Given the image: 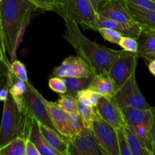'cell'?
<instances>
[{
    "label": "cell",
    "instance_id": "1",
    "mask_svg": "<svg viewBox=\"0 0 155 155\" xmlns=\"http://www.w3.org/2000/svg\"><path fill=\"white\" fill-rule=\"evenodd\" d=\"M63 37L71 44L95 75L107 74L112 64L123 50L111 49L86 37L76 23L65 21Z\"/></svg>",
    "mask_w": 155,
    "mask_h": 155
},
{
    "label": "cell",
    "instance_id": "2",
    "mask_svg": "<svg viewBox=\"0 0 155 155\" xmlns=\"http://www.w3.org/2000/svg\"><path fill=\"white\" fill-rule=\"evenodd\" d=\"M38 8L29 0H0V24L7 56L15 60L17 47L23 30Z\"/></svg>",
    "mask_w": 155,
    "mask_h": 155
},
{
    "label": "cell",
    "instance_id": "3",
    "mask_svg": "<svg viewBox=\"0 0 155 155\" xmlns=\"http://www.w3.org/2000/svg\"><path fill=\"white\" fill-rule=\"evenodd\" d=\"M33 117L26 104H24L22 108H19L8 92L4 101L0 127V149L18 138L27 140Z\"/></svg>",
    "mask_w": 155,
    "mask_h": 155
},
{
    "label": "cell",
    "instance_id": "4",
    "mask_svg": "<svg viewBox=\"0 0 155 155\" xmlns=\"http://www.w3.org/2000/svg\"><path fill=\"white\" fill-rule=\"evenodd\" d=\"M61 16L64 21H73L85 30H98V13L90 0H63Z\"/></svg>",
    "mask_w": 155,
    "mask_h": 155
},
{
    "label": "cell",
    "instance_id": "5",
    "mask_svg": "<svg viewBox=\"0 0 155 155\" xmlns=\"http://www.w3.org/2000/svg\"><path fill=\"white\" fill-rule=\"evenodd\" d=\"M138 57L136 53L123 50L119 57L114 61L109 69L107 76L117 92L133 74H136Z\"/></svg>",
    "mask_w": 155,
    "mask_h": 155
},
{
    "label": "cell",
    "instance_id": "6",
    "mask_svg": "<svg viewBox=\"0 0 155 155\" xmlns=\"http://www.w3.org/2000/svg\"><path fill=\"white\" fill-rule=\"evenodd\" d=\"M112 98L120 109L127 107L142 110H150L151 108L139 89L136 79V74L132 75L130 79L114 92Z\"/></svg>",
    "mask_w": 155,
    "mask_h": 155
},
{
    "label": "cell",
    "instance_id": "7",
    "mask_svg": "<svg viewBox=\"0 0 155 155\" xmlns=\"http://www.w3.org/2000/svg\"><path fill=\"white\" fill-rule=\"evenodd\" d=\"M23 101L32 116L38 122L57 131L50 118L46 100L30 82H27V88L23 95Z\"/></svg>",
    "mask_w": 155,
    "mask_h": 155
},
{
    "label": "cell",
    "instance_id": "8",
    "mask_svg": "<svg viewBox=\"0 0 155 155\" xmlns=\"http://www.w3.org/2000/svg\"><path fill=\"white\" fill-rule=\"evenodd\" d=\"M92 131L97 142L106 155H120L117 130L95 115Z\"/></svg>",
    "mask_w": 155,
    "mask_h": 155
},
{
    "label": "cell",
    "instance_id": "9",
    "mask_svg": "<svg viewBox=\"0 0 155 155\" xmlns=\"http://www.w3.org/2000/svg\"><path fill=\"white\" fill-rule=\"evenodd\" d=\"M67 141L66 155H106L97 142L92 129L84 127L80 134Z\"/></svg>",
    "mask_w": 155,
    "mask_h": 155
},
{
    "label": "cell",
    "instance_id": "10",
    "mask_svg": "<svg viewBox=\"0 0 155 155\" xmlns=\"http://www.w3.org/2000/svg\"><path fill=\"white\" fill-rule=\"evenodd\" d=\"M95 109L100 118L116 130L124 128L125 126L121 110L113 98L101 96L98 100Z\"/></svg>",
    "mask_w": 155,
    "mask_h": 155
},
{
    "label": "cell",
    "instance_id": "11",
    "mask_svg": "<svg viewBox=\"0 0 155 155\" xmlns=\"http://www.w3.org/2000/svg\"><path fill=\"white\" fill-rule=\"evenodd\" d=\"M94 74L86 62L79 56H69L62 61L61 65L53 70L52 77H83Z\"/></svg>",
    "mask_w": 155,
    "mask_h": 155
},
{
    "label": "cell",
    "instance_id": "12",
    "mask_svg": "<svg viewBox=\"0 0 155 155\" xmlns=\"http://www.w3.org/2000/svg\"><path fill=\"white\" fill-rule=\"evenodd\" d=\"M98 15L128 24H136L124 0H107L98 9Z\"/></svg>",
    "mask_w": 155,
    "mask_h": 155
},
{
    "label": "cell",
    "instance_id": "13",
    "mask_svg": "<svg viewBox=\"0 0 155 155\" xmlns=\"http://www.w3.org/2000/svg\"><path fill=\"white\" fill-rule=\"evenodd\" d=\"M123 119L125 127L128 128L145 126L151 130L152 124V114L150 110L135 108V107H124L121 108Z\"/></svg>",
    "mask_w": 155,
    "mask_h": 155
},
{
    "label": "cell",
    "instance_id": "14",
    "mask_svg": "<svg viewBox=\"0 0 155 155\" xmlns=\"http://www.w3.org/2000/svg\"><path fill=\"white\" fill-rule=\"evenodd\" d=\"M97 26H98V29H111V30L120 33L123 36H129V37H133L136 39H138L141 31H142L140 27L137 24H128L117 22V21L108 19V18H106L98 15V18H97Z\"/></svg>",
    "mask_w": 155,
    "mask_h": 155
},
{
    "label": "cell",
    "instance_id": "15",
    "mask_svg": "<svg viewBox=\"0 0 155 155\" xmlns=\"http://www.w3.org/2000/svg\"><path fill=\"white\" fill-rule=\"evenodd\" d=\"M126 5L132 18L142 31L155 33V12L139 8L127 2Z\"/></svg>",
    "mask_w": 155,
    "mask_h": 155
},
{
    "label": "cell",
    "instance_id": "16",
    "mask_svg": "<svg viewBox=\"0 0 155 155\" xmlns=\"http://www.w3.org/2000/svg\"><path fill=\"white\" fill-rule=\"evenodd\" d=\"M46 104L51 120L56 130L66 140H68L70 139L68 114L61 110L55 102L46 101Z\"/></svg>",
    "mask_w": 155,
    "mask_h": 155
},
{
    "label": "cell",
    "instance_id": "17",
    "mask_svg": "<svg viewBox=\"0 0 155 155\" xmlns=\"http://www.w3.org/2000/svg\"><path fill=\"white\" fill-rule=\"evenodd\" d=\"M138 50L136 55L149 63L155 59V33L141 31L137 39Z\"/></svg>",
    "mask_w": 155,
    "mask_h": 155
},
{
    "label": "cell",
    "instance_id": "18",
    "mask_svg": "<svg viewBox=\"0 0 155 155\" xmlns=\"http://www.w3.org/2000/svg\"><path fill=\"white\" fill-rule=\"evenodd\" d=\"M27 139H29L36 146L41 155H64L54 149L44 139L39 130L38 121L34 117H33L31 128Z\"/></svg>",
    "mask_w": 155,
    "mask_h": 155
},
{
    "label": "cell",
    "instance_id": "19",
    "mask_svg": "<svg viewBox=\"0 0 155 155\" xmlns=\"http://www.w3.org/2000/svg\"><path fill=\"white\" fill-rule=\"evenodd\" d=\"M38 124H39V128L41 134L44 139L48 142V145H51L54 149L61 154L66 155L68 149V141L58 132L39 122Z\"/></svg>",
    "mask_w": 155,
    "mask_h": 155
},
{
    "label": "cell",
    "instance_id": "20",
    "mask_svg": "<svg viewBox=\"0 0 155 155\" xmlns=\"http://www.w3.org/2000/svg\"><path fill=\"white\" fill-rule=\"evenodd\" d=\"M88 89H91L102 96L112 98L114 94L113 84L107 74L94 75Z\"/></svg>",
    "mask_w": 155,
    "mask_h": 155
},
{
    "label": "cell",
    "instance_id": "21",
    "mask_svg": "<svg viewBox=\"0 0 155 155\" xmlns=\"http://www.w3.org/2000/svg\"><path fill=\"white\" fill-rule=\"evenodd\" d=\"M95 74L83 77H63L67 87L66 94L77 98V92L89 88Z\"/></svg>",
    "mask_w": 155,
    "mask_h": 155
},
{
    "label": "cell",
    "instance_id": "22",
    "mask_svg": "<svg viewBox=\"0 0 155 155\" xmlns=\"http://www.w3.org/2000/svg\"><path fill=\"white\" fill-rule=\"evenodd\" d=\"M124 130L133 155H152L151 151L139 142L136 135L128 127L124 126Z\"/></svg>",
    "mask_w": 155,
    "mask_h": 155
},
{
    "label": "cell",
    "instance_id": "23",
    "mask_svg": "<svg viewBox=\"0 0 155 155\" xmlns=\"http://www.w3.org/2000/svg\"><path fill=\"white\" fill-rule=\"evenodd\" d=\"M26 139L18 138L0 149V155H25Z\"/></svg>",
    "mask_w": 155,
    "mask_h": 155
},
{
    "label": "cell",
    "instance_id": "24",
    "mask_svg": "<svg viewBox=\"0 0 155 155\" xmlns=\"http://www.w3.org/2000/svg\"><path fill=\"white\" fill-rule=\"evenodd\" d=\"M77 112L81 117L84 127L92 129V124L96 115L95 107L83 104L77 101Z\"/></svg>",
    "mask_w": 155,
    "mask_h": 155
},
{
    "label": "cell",
    "instance_id": "25",
    "mask_svg": "<svg viewBox=\"0 0 155 155\" xmlns=\"http://www.w3.org/2000/svg\"><path fill=\"white\" fill-rule=\"evenodd\" d=\"M129 129L136 135L139 142L151 152V151H152V143H151V136L150 129L145 127V126H137V127Z\"/></svg>",
    "mask_w": 155,
    "mask_h": 155
},
{
    "label": "cell",
    "instance_id": "26",
    "mask_svg": "<svg viewBox=\"0 0 155 155\" xmlns=\"http://www.w3.org/2000/svg\"><path fill=\"white\" fill-rule=\"evenodd\" d=\"M101 96L102 95L93 92L91 89H86L77 92V99L82 104L95 107Z\"/></svg>",
    "mask_w": 155,
    "mask_h": 155
},
{
    "label": "cell",
    "instance_id": "27",
    "mask_svg": "<svg viewBox=\"0 0 155 155\" xmlns=\"http://www.w3.org/2000/svg\"><path fill=\"white\" fill-rule=\"evenodd\" d=\"M68 123H69L70 130L69 139H73L77 135L80 134L84 129L83 120H82L81 117L80 116L78 112H73V113L68 114Z\"/></svg>",
    "mask_w": 155,
    "mask_h": 155
},
{
    "label": "cell",
    "instance_id": "28",
    "mask_svg": "<svg viewBox=\"0 0 155 155\" xmlns=\"http://www.w3.org/2000/svg\"><path fill=\"white\" fill-rule=\"evenodd\" d=\"M60 98L55 102V104L61 110H64L68 114L77 112V99L72 95L66 93L60 94Z\"/></svg>",
    "mask_w": 155,
    "mask_h": 155
},
{
    "label": "cell",
    "instance_id": "29",
    "mask_svg": "<svg viewBox=\"0 0 155 155\" xmlns=\"http://www.w3.org/2000/svg\"><path fill=\"white\" fill-rule=\"evenodd\" d=\"M10 70L14 78L21 81L28 82V75L25 65L20 61L14 60L10 65Z\"/></svg>",
    "mask_w": 155,
    "mask_h": 155
},
{
    "label": "cell",
    "instance_id": "30",
    "mask_svg": "<svg viewBox=\"0 0 155 155\" xmlns=\"http://www.w3.org/2000/svg\"><path fill=\"white\" fill-rule=\"evenodd\" d=\"M98 32L105 40L108 41L111 43L117 44V45L119 44L121 38L123 36L118 32L108 28H99Z\"/></svg>",
    "mask_w": 155,
    "mask_h": 155
},
{
    "label": "cell",
    "instance_id": "31",
    "mask_svg": "<svg viewBox=\"0 0 155 155\" xmlns=\"http://www.w3.org/2000/svg\"><path fill=\"white\" fill-rule=\"evenodd\" d=\"M118 45L123 48L124 51L128 52L136 53L138 50L137 39L129 36H122Z\"/></svg>",
    "mask_w": 155,
    "mask_h": 155
},
{
    "label": "cell",
    "instance_id": "32",
    "mask_svg": "<svg viewBox=\"0 0 155 155\" xmlns=\"http://www.w3.org/2000/svg\"><path fill=\"white\" fill-rule=\"evenodd\" d=\"M27 82L17 80L16 81L14 82L13 84L9 87L8 92L14 98L23 97V95L25 93L26 90H27Z\"/></svg>",
    "mask_w": 155,
    "mask_h": 155
},
{
    "label": "cell",
    "instance_id": "33",
    "mask_svg": "<svg viewBox=\"0 0 155 155\" xmlns=\"http://www.w3.org/2000/svg\"><path fill=\"white\" fill-rule=\"evenodd\" d=\"M48 86L54 92L58 94H64L67 92V87L64 81L62 78L52 77L48 80Z\"/></svg>",
    "mask_w": 155,
    "mask_h": 155
},
{
    "label": "cell",
    "instance_id": "34",
    "mask_svg": "<svg viewBox=\"0 0 155 155\" xmlns=\"http://www.w3.org/2000/svg\"><path fill=\"white\" fill-rule=\"evenodd\" d=\"M11 63L8 59L6 58L0 51V75L7 77L8 81L11 83L14 81V77L10 70Z\"/></svg>",
    "mask_w": 155,
    "mask_h": 155
},
{
    "label": "cell",
    "instance_id": "35",
    "mask_svg": "<svg viewBox=\"0 0 155 155\" xmlns=\"http://www.w3.org/2000/svg\"><path fill=\"white\" fill-rule=\"evenodd\" d=\"M34 4L39 9L44 11H51V12H58V5L55 0H29Z\"/></svg>",
    "mask_w": 155,
    "mask_h": 155
},
{
    "label": "cell",
    "instance_id": "36",
    "mask_svg": "<svg viewBox=\"0 0 155 155\" xmlns=\"http://www.w3.org/2000/svg\"><path fill=\"white\" fill-rule=\"evenodd\" d=\"M117 130L118 140H119L120 155H133L130 146L128 145V142L127 141V139H126L124 128Z\"/></svg>",
    "mask_w": 155,
    "mask_h": 155
},
{
    "label": "cell",
    "instance_id": "37",
    "mask_svg": "<svg viewBox=\"0 0 155 155\" xmlns=\"http://www.w3.org/2000/svg\"><path fill=\"white\" fill-rule=\"evenodd\" d=\"M139 8L155 12V0H124Z\"/></svg>",
    "mask_w": 155,
    "mask_h": 155
},
{
    "label": "cell",
    "instance_id": "38",
    "mask_svg": "<svg viewBox=\"0 0 155 155\" xmlns=\"http://www.w3.org/2000/svg\"><path fill=\"white\" fill-rule=\"evenodd\" d=\"M151 114H152V124H151V143H152V155H155V106L151 108Z\"/></svg>",
    "mask_w": 155,
    "mask_h": 155
},
{
    "label": "cell",
    "instance_id": "39",
    "mask_svg": "<svg viewBox=\"0 0 155 155\" xmlns=\"http://www.w3.org/2000/svg\"><path fill=\"white\" fill-rule=\"evenodd\" d=\"M25 155H41L34 145L29 139L26 141Z\"/></svg>",
    "mask_w": 155,
    "mask_h": 155
},
{
    "label": "cell",
    "instance_id": "40",
    "mask_svg": "<svg viewBox=\"0 0 155 155\" xmlns=\"http://www.w3.org/2000/svg\"><path fill=\"white\" fill-rule=\"evenodd\" d=\"M106 1H107V0H90L94 9H95V12H96L97 13H98V9L100 8V7H101Z\"/></svg>",
    "mask_w": 155,
    "mask_h": 155
},
{
    "label": "cell",
    "instance_id": "41",
    "mask_svg": "<svg viewBox=\"0 0 155 155\" xmlns=\"http://www.w3.org/2000/svg\"><path fill=\"white\" fill-rule=\"evenodd\" d=\"M0 51L2 53L3 55L7 59H8L7 54H6L5 51V48L4 45V40H3V36H2V28H1V24H0Z\"/></svg>",
    "mask_w": 155,
    "mask_h": 155
},
{
    "label": "cell",
    "instance_id": "42",
    "mask_svg": "<svg viewBox=\"0 0 155 155\" xmlns=\"http://www.w3.org/2000/svg\"><path fill=\"white\" fill-rule=\"evenodd\" d=\"M148 69H149L150 72L155 76V59L148 63Z\"/></svg>",
    "mask_w": 155,
    "mask_h": 155
},
{
    "label": "cell",
    "instance_id": "43",
    "mask_svg": "<svg viewBox=\"0 0 155 155\" xmlns=\"http://www.w3.org/2000/svg\"><path fill=\"white\" fill-rule=\"evenodd\" d=\"M7 83V77L0 75V90L3 88V86Z\"/></svg>",
    "mask_w": 155,
    "mask_h": 155
},
{
    "label": "cell",
    "instance_id": "44",
    "mask_svg": "<svg viewBox=\"0 0 155 155\" xmlns=\"http://www.w3.org/2000/svg\"><path fill=\"white\" fill-rule=\"evenodd\" d=\"M55 2L58 5V14H59L61 15L62 10V5H63V0H55Z\"/></svg>",
    "mask_w": 155,
    "mask_h": 155
}]
</instances>
